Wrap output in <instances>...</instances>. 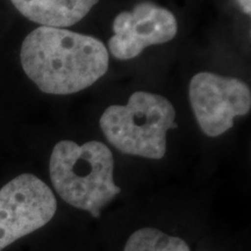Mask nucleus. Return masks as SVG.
<instances>
[{"label":"nucleus","instance_id":"3","mask_svg":"<svg viewBox=\"0 0 251 251\" xmlns=\"http://www.w3.org/2000/svg\"><path fill=\"white\" fill-rule=\"evenodd\" d=\"M176 111L165 97L137 91L126 105L109 106L99 124L106 140L119 151L161 159L166 152V133L177 127Z\"/></svg>","mask_w":251,"mask_h":251},{"label":"nucleus","instance_id":"7","mask_svg":"<svg viewBox=\"0 0 251 251\" xmlns=\"http://www.w3.org/2000/svg\"><path fill=\"white\" fill-rule=\"evenodd\" d=\"M27 18L46 27H70L83 20L99 0H11Z\"/></svg>","mask_w":251,"mask_h":251},{"label":"nucleus","instance_id":"6","mask_svg":"<svg viewBox=\"0 0 251 251\" xmlns=\"http://www.w3.org/2000/svg\"><path fill=\"white\" fill-rule=\"evenodd\" d=\"M178 24L172 12L153 2L143 1L131 11L121 12L113 23L108 49L121 61L137 57L150 46L163 45L177 35Z\"/></svg>","mask_w":251,"mask_h":251},{"label":"nucleus","instance_id":"2","mask_svg":"<svg viewBox=\"0 0 251 251\" xmlns=\"http://www.w3.org/2000/svg\"><path fill=\"white\" fill-rule=\"evenodd\" d=\"M50 179L69 205L98 218L121 188L114 183V158L106 144L90 141L77 144L61 141L52 149Z\"/></svg>","mask_w":251,"mask_h":251},{"label":"nucleus","instance_id":"5","mask_svg":"<svg viewBox=\"0 0 251 251\" xmlns=\"http://www.w3.org/2000/svg\"><path fill=\"white\" fill-rule=\"evenodd\" d=\"M188 97L200 129L216 137L231 129L235 118L250 112L249 86L237 78L199 72L190 81Z\"/></svg>","mask_w":251,"mask_h":251},{"label":"nucleus","instance_id":"4","mask_svg":"<svg viewBox=\"0 0 251 251\" xmlns=\"http://www.w3.org/2000/svg\"><path fill=\"white\" fill-rule=\"evenodd\" d=\"M57 201L45 181L23 174L0 188V251L54 218Z\"/></svg>","mask_w":251,"mask_h":251},{"label":"nucleus","instance_id":"1","mask_svg":"<svg viewBox=\"0 0 251 251\" xmlns=\"http://www.w3.org/2000/svg\"><path fill=\"white\" fill-rule=\"evenodd\" d=\"M20 61L25 74L42 92L65 96L99 80L108 70L109 56L96 37L40 26L24 40Z\"/></svg>","mask_w":251,"mask_h":251},{"label":"nucleus","instance_id":"8","mask_svg":"<svg viewBox=\"0 0 251 251\" xmlns=\"http://www.w3.org/2000/svg\"><path fill=\"white\" fill-rule=\"evenodd\" d=\"M124 251H191L179 237L170 236L155 228L139 229L130 235Z\"/></svg>","mask_w":251,"mask_h":251},{"label":"nucleus","instance_id":"9","mask_svg":"<svg viewBox=\"0 0 251 251\" xmlns=\"http://www.w3.org/2000/svg\"><path fill=\"white\" fill-rule=\"evenodd\" d=\"M238 2V5L241 6L242 11L246 14H250L251 13V0H236Z\"/></svg>","mask_w":251,"mask_h":251}]
</instances>
